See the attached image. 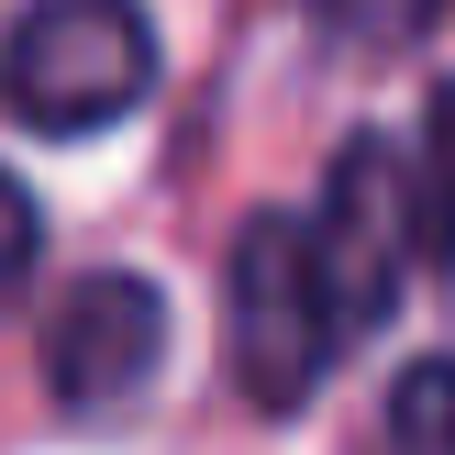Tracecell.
I'll use <instances>...</instances> for the list:
<instances>
[{
    "label": "cell",
    "mask_w": 455,
    "mask_h": 455,
    "mask_svg": "<svg viewBox=\"0 0 455 455\" xmlns=\"http://www.w3.org/2000/svg\"><path fill=\"white\" fill-rule=\"evenodd\" d=\"M156 89V22L145 0H34L0 44V111L22 133H100Z\"/></svg>",
    "instance_id": "6da1fadb"
},
{
    "label": "cell",
    "mask_w": 455,
    "mask_h": 455,
    "mask_svg": "<svg viewBox=\"0 0 455 455\" xmlns=\"http://www.w3.org/2000/svg\"><path fill=\"white\" fill-rule=\"evenodd\" d=\"M345 355V323H333L323 256H311V222L256 212L234 234V378L256 411H300L311 389Z\"/></svg>",
    "instance_id": "7a4b0ae2"
},
{
    "label": "cell",
    "mask_w": 455,
    "mask_h": 455,
    "mask_svg": "<svg viewBox=\"0 0 455 455\" xmlns=\"http://www.w3.org/2000/svg\"><path fill=\"white\" fill-rule=\"evenodd\" d=\"M411 244H422V178H411V156H400L389 133H345L323 200H311V256H323V289H333L345 345L400 311Z\"/></svg>",
    "instance_id": "3957f363"
},
{
    "label": "cell",
    "mask_w": 455,
    "mask_h": 455,
    "mask_svg": "<svg viewBox=\"0 0 455 455\" xmlns=\"http://www.w3.org/2000/svg\"><path fill=\"white\" fill-rule=\"evenodd\" d=\"M156 355H167V300H156V278L89 267L56 300V323H44V389H56L67 422H89V411H123L156 378Z\"/></svg>",
    "instance_id": "277c9868"
},
{
    "label": "cell",
    "mask_w": 455,
    "mask_h": 455,
    "mask_svg": "<svg viewBox=\"0 0 455 455\" xmlns=\"http://www.w3.org/2000/svg\"><path fill=\"white\" fill-rule=\"evenodd\" d=\"M389 455H455V355H411V367H400Z\"/></svg>",
    "instance_id": "5b68a950"
},
{
    "label": "cell",
    "mask_w": 455,
    "mask_h": 455,
    "mask_svg": "<svg viewBox=\"0 0 455 455\" xmlns=\"http://www.w3.org/2000/svg\"><path fill=\"white\" fill-rule=\"evenodd\" d=\"M411 178H422V256H434V267H455V78L434 89V123H422Z\"/></svg>",
    "instance_id": "8992f818"
},
{
    "label": "cell",
    "mask_w": 455,
    "mask_h": 455,
    "mask_svg": "<svg viewBox=\"0 0 455 455\" xmlns=\"http://www.w3.org/2000/svg\"><path fill=\"white\" fill-rule=\"evenodd\" d=\"M311 12H323V34H333V44H411L422 22L444 12V0H311Z\"/></svg>",
    "instance_id": "52a82bcc"
},
{
    "label": "cell",
    "mask_w": 455,
    "mask_h": 455,
    "mask_svg": "<svg viewBox=\"0 0 455 455\" xmlns=\"http://www.w3.org/2000/svg\"><path fill=\"white\" fill-rule=\"evenodd\" d=\"M34 256H44V212H34V189L0 167V300L34 278Z\"/></svg>",
    "instance_id": "ba28073f"
}]
</instances>
